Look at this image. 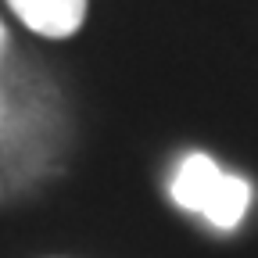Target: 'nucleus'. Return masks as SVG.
Returning <instances> with one entry per match:
<instances>
[{
	"label": "nucleus",
	"mask_w": 258,
	"mask_h": 258,
	"mask_svg": "<svg viewBox=\"0 0 258 258\" xmlns=\"http://www.w3.org/2000/svg\"><path fill=\"white\" fill-rule=\"evenodd\" d=\"M169 198L194 215H205L215 230H237L251 208V183L222 172L208 154H186L169 179Z\"/></svg>",
	"instance_id": "obj_1"
},
{
	"label": "nucleus",
	"mask_w": 258,
	"mask_h": 258,
	"mask_svg": "<svg viewBox=\"0 0 258 258\" xmlns=\"http://www.w3.org/2000/svg\"><path fill=\"white\" fill-rule=\"evenodd\" d=\"M15 18L47 40H69L83 29L90 0H8Z\"/></svg>",
	"instance_id": "obj_2"
},
{
	"label": "nucleus",
	"mask_w": 258,
	"mask_h": 258,
	"mask_svg": "<svg viewBox=\"0 0 258 258\" xmlns=\"http://www.w3.org/2000/svg\"><path fill=\"white\" fill-rule=\"evenodd\" d=\"M4 43H8V29H4V22H0V54H4Z\"/></svg>",
	"instance_id": "obj_3"
}]
</instances>
